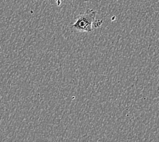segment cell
<instances>
[{"label": "cell", "instance_id": "obj_1", "mask_svg": "<svg viewBox=\"0 0 159 142\" xmlns=\"http://www.w3.org/2000/svg\"><path fill=\"white\" fill-rule=\"evenodd\" d=\"M97 13V11L93 9H89L84 12L80 13L72 23L71 27L80 32L91 33L93 31V25L95 21Z\"/></svg>", "mask_w": 159, "mask_h": 142}]
</instances>
